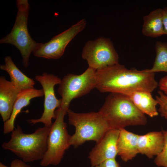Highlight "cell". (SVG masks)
Wrapping results in <instances>:
<instances>
[{
  "label": "cell",
  "instance_id": "cell-5",
  "mask_svg": "<svg viewBox=\"0 0 167 167\" xmlns=\"http://www.w3.org/2000/svg\"><path fill=\"white\" fill-rule=\"evenodd\" d=\"M18 12L14 26L11 32L0 40V44L14 45L19 51L22 57L24 66L29 65L30 55L40 43L30 36L27 28L29 5L27 0H17Z\"/></svg>",
  "mask_w": 167,
  "mask_h": 167
},
{
  "label": "cell",
  "instance_id": "cell-22",
  "mask_svg": "<svg viewBox=\"0 0 167 167\" xmlns=\"http://www.w3.org/2000/svg\"><path fill=\"white\" fill-rule=\"evenodd\" d=\"M92 167H120L116 158L107 160L100 164Z\"/></svg>",
  "mask_w": 167,
  "mask_h": 167
},
{
  "label": "cell",
  "instance_id": "cell-14",
  "mask_svg": "<svg viewBox=\"0 0 167 167\" xmlns=\"http://www.w3.org/2000/svg\"><path fill=\"white\" fill-rule=\"evenodd\" d=\"M44 96L43 89L35 88L22 90L19 94L14 103L12 111L9 119L4 122L3 133L7 134L14 129V122L15 118L22 109L29 105L30 100L34 98Z\"/></svg>",
  "mask_w": 167,
  "mask_h": 167
},
{
  "label": "cell",
  "instance_id": "cell-13",
  "mask_svg": "<svg viewBox=\"0 0 167 167\" xmlns=\"http://www.w3.org/2000/svg\"><path fill=\"white\" fill-rule=\"evenodd\" d=\"M164 144V136L161 131H152L139 135L138 149L139 153L149 159L157 156L162 151Z\"/></svg>",
  "mask_w": 167,
  "mask_h": 167
},
{
  "label": "cell",
  "instance_id": "cell-26",
  "mask_svg": "<svg viewBox=\"0 0 167 167\" xmlns=\"http://www.w3.org/2000/svg\"><path fill=\"white\" fill-rule=\"evenodd\" d=\"M0 167H8L2 162L0 163Z\"/></svg>",
  "mask_w": 167,
  "mask_h": 167
},
{
  "label": "cell",
  "instance_id": "cell-2",
  "mask_svg": "<svg viewBox=\"0 0 167 167\" xmlns=\"http://www.w3.org/2000/svg\"><path fill=\"white\" fill-rule=\"evenodd\" d=\"M99 112L111 129L120 130L129 126H144L147 123L145 114L122 94H109Z\"/></svg>",
  "mask_w": 167,
  "mask_h": 167
},
{
  "label": "cell",
  "instance_id": "cell-25",
  "mask_svg": "<svg viewBox=\"0 0 167 167\" xmlns=\"http://www.w3.org/2000/svg\"><path fill=\"white\" fill-rule=\"evenodd\" d=\"M163 23L165 34L167 35V6L163 9Z\"/></svg>",
  "mask_w": 167,
  "mask_h": 167
},
{
  "label": "cell",
  "instance_id": "cell-24",
  "mask_svg": "<svg viewBox=\"0 0 167 167\" xmlns=\"http://www.w3.org/2000/svg\"><path fill=\"white\" fill-rule=\"evenodd\" d=\"M10 167H32L27 164L22 160L15 159L12 161L11 163Z\"/></svg>",
  "mask_w": 167,
  "mask_h": 167
},
{
  "label": "cell",
  "instance_id": "cell-1",
  "mask_svg": "<svg viewBox=\"0 0 167 167\" xmlns=\"http://www.w3.org/2000/svg\"><path fill=\"white\" fill-rule=\"evenodd\" d=\"M96 88L102 92L126 95L144 91L152 92L158 84L154 73L146 69H128L119 63L96 71Z\"/></svg>",
  "mask_w": 167,
  "mask_h": 167
},
{
  "label": "cell",
  "instance_id": "cell-23",
  "mask_svg": "<svg viewBox=\"0 0 167 167\" xmlns=\"http://www.w3.org/2000/svg\"><path fill=\"white\" fill-rule=\"evenodd\" d=\"M158 86L160 90L167 96V75L163 77L160 79Z\"/></svg>",
  "mask_w": 167,
  "mask_h": 167
},
{
  "label": "cell",
  "instance_id": "cell-8",
  "mask_svg": "<svg viewBox=\"0 0 167 167\" xmlns=\"http://www.w3.org/2000/svg\"><path fill=\"white\" fill-rule=\"evenodd\" d=\"M88 67L96 70L119 63V56L110 39L102 37L87 41L81 53Z\"/></svg>",
  "mask_w": 167,
  "mask_h": 167
},
{
  "label": "cell",
  "instance_id": "cell-11",
  "mask_svg": "<svg viewBox=\"0 0 167 167\" xmlns=\"http://www.w3.org/2000/svg\"><path fill=\"white\" fill-rule=\"evenodd\" d=\"M119 133V130L110 129L96 143L89 154L92 167L107 160L116 158L118 155L117 145Z\"/></svg>",
  "mask_w": 167,
  "mask_h": 167
},
{
  "label": "cell",
  "instance_id": "cell-9",
  "mask_svg": "<svg viewBox=\"0 0 167 167\" xmlns=\"http://www.w3.org/2000/svg\"><path fill=\"white\" fill-rule=\"evenodd\" d=\"M87 21L83 19L69 28L54 36L48 42L40 43L32 52L37 57L48 59L59 58L64 54L67 45L86 26Z\"/></svg>",
  "mask_w": 167,
  "mask_h": 167
},
{
  "label": "cell",
  "instance_id": "cell-18",
  "mask_svg": "<svg viewBox=\"0 0 167 167\" xmlns=\"http://www.w3.org/2000/svg\"><path fill=\"white\" fill-rule=\"evenodd\" d=\"M5 64L1 65L0 69L6 71L10 77L11 81L21 90L34 88L35 81L22 73L17 67L10 56L4 59Z\"/></svg>",
  "mask_w": 167,
  "mask_h": 167
},
{
  "label": "cell",
  "instance_id": "cell-16",
  "mask_svg": "<svg viewBox=\"0 0 167 167\" xmlns=\"http://www.w3.org/2000/svg\"><path fill=\"white\" fill-rule=\"evenodd\" d=\"M126 95L137 108L145 114L152 118L158 115V112L156 107L158 103L156 99L152 97L151 92L140 91Z\"/></svg>",
  "mask_w": 167,
  "mask_h": 167
},
{
  "label": "cell",
  "instance_id": "cell-17",
  "mask_svg": "<svg viewBox=\"0 0 167 167\" xmlns=\"http://www.w3.org/2000/svg\"><path fill=\"white\" fill-rule=\"evenodd\" d=\"M142 33L144 36L156 38L165 34L163 23V9L157 8L143 16Z\"/></svg>",
  "mask_w": 167,
  "mask_h": 167
},
{
  "label": "cell",
  "instance_id": "cell-12",
  "mask_svg": "<svg viewBox=\"0 0 167 167\" xmlns=\"http://www.w3.org/2000/svg\"><path fill=\"white\" fill-rule=\"evenodd\" d=\"M21 91L4 76H0V114L4 122L10 118L15 102Z\"/></svg>",
  "mask_w": 167,
  "mask_h": 167
},
{
  "label": "cell",
  "instance_id": "cell-3",
  "mask_svg": "<svg viewBox=\"0 0 167 167\" xmlns=\"http://www.w3.org/2000/svg\"><path fill=\"white\" fill-rule=\"evenodd\" d=\"M50 127L44 126L28 134L24 133L21 127L17 125L11 132L10 140L3 143L2 147L11 151L26 163L41 160L47 149Z\"/></svg>",
  "mask_w": 167,
  "mask_h": 167
},
{
  "label": "cell",
  "instance_id": "cell-20",
  "mask_svg": "<svg viewBox=\"0 0 167 167\" xmlns=\"http://www.w3.org/2000/svg\"><path fill=\"white\" fill-rule=\"evenodd\" d=\"M162 132L164 136L163 147L160 153L156 156L154 162L158 167H167V130Z\"/></svg>",
  "mask_w": 167,
  "mask_h": 167
},
{
  "label": "cell",
  "instance_id": "cell-10",
  "mask_svg": "<svg viewBox=\"0 0 167 167\" xmlns=\"http://www.w3.org/2000/svg\"><path fill=\"white\" fill-rule=\"evenodd\" d=\"M35 80L41 85L44 93V110L41 118L38 119H31L28 120V122L33 125L41 122L45 126L50 127L53 123V118H55V110L59 108L62 103L61 99H58L56 97L54 87L59 84L61 79L57 76L45 72L41 75L35 77Z\"/></svg>",
  "mask_w": 167,
  "mask_h": 167
},
{
  "label": "cell",
  "instance_id": "cell-15",
  "mask_svg": "<svg viewBox=\"0 0 167 167\" xmlns=\"http://www.w3.org/2000/svg\"><path fill=\"white\" fill-rule=\"evenodd\" d=\"M117 142L118 155L126 162L132 160L139 153L138 149L139 135L125 128L119 130Z\"/></svg>",
  "mask_w": 167,
  "mask_h": 167
},
{
  "label": "cell",
  "instance_id": "cell-21",
  "mask_svg": "<svg viewBox=\"0 0 167 167\" xmlns=\"http://www.w3.org/2000/svg\"><path fill=\"white\" fill-rule=\"evenodd\" d=\"M158 95L156 96V99L159 105L158 112L161 116L167 120V96L161 91L158 92Z\"/></svg>",
  "mask_w": 167,
  "mask_h": 167
},
{
  "label": "cell",
  "instance_id": "cell-4",
  "mask_svg": "<svg viewBox=\"0 0 167 167\" xmlns=\"http://www.w3.org/2000/svg\"><path fill=\"white\" fill-rule=\"evenodd\" d=\"M67 114L70 124L75 128V133L70 135L69 144L75 148L87 141L98 143L111 129L99 111L77 113L69 109Z\"/></svg>",
  "mask_w": 167,
  "mask_h": 167
},
{
  "label": "cell",
  "instance_id": "cell-19",
  "mask_svg": "<svg viewBox=\"0 0 167 167\" xmlns=\"http://www.w3.org/2000/svg\"><path fill=\"white\" fill-rule=\"evenodd\" d=\"M155 49L156 56L152 67L146 69V71L154 73L159 72H167V42L157 41Z\"/></svg>",
  "mask_w": 167,
  "mask_h": 167
},
{
  "label": "cell",
  "instance_id": "cell-6",
  "mask_svg": "<svg viewBox=\"0 0 167 167\" xmlns=\"http://www.w3.org/2000/svg\"><path fill=\"white\" fill-rule=\"evenodd\" d=\"M69 109L60 107L55 111V120L50 127L48 135L47 149L40 163L41 166L59 164L66 151L70 146L69 144L70 135L68 132L66 124L64 121V116Z\"/></svg>",
  "mask_w": 167,
  "mask_h": 167
},
{
  "label": "cell",
  "instance_id": "cell-7",
  "mask_svg": "<svg viewBox=\"0 0 167 167\" xmlns=\"http://www.w3.org/2000/svg\"><path fill=\"white\" fill-rule=\"evenodd\" d=\"M96 71L88 67L81 75L70 73L63 77L58 89L62 97L60 107L69 109L73 99L84 96L96 88Z\"/></svg>",
  "mask_w": 167,
  "mask_h": 167
}]
</instances>
